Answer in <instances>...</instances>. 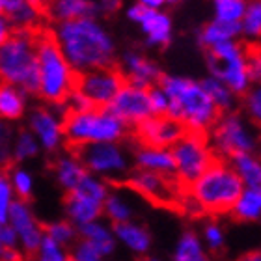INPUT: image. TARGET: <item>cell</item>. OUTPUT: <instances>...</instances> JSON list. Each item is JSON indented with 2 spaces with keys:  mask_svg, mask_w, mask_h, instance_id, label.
<instances>
[{
  "mask_svg": "<svg viewBox=\"0 0 261 261\" xmlns=\"http://www.w3.org/2000/svg\"><path fill=\"white\" fill-rule=\"evenodd\" d=\"M65 60L76 73L112 65L116 47L95 17L60 21L53 30Z\"/></svg>",
  "mask_w": 261,
  "mask_h": 261,
  "instance_id": "6da1fadb",
  "label": "cell"
},
{
  "mask_svg": "<svg viewBox=\"0 0 261 261\" xmlns=\"http://www.w3.org/2000/svg\"><path fill=\"white\" fill-rule=\"evenodd\" d=\"M243 189L245 185L228 159L217 155L191 185L183 189L181 213H229Z\"/></svg>",
  "mask_w": 261,
  "mask_h": 261,
  "instance_id": "7a4b0ae2",
  "label": "cell"
},
{
  "mask_svg": "<svg viewBox=\"0 0 261 261\" xmlns=\"http://www.w3.org/2000/svg\"><path fill=\"white\" fill-rule=\"evenodd\" d=\"M159 86L168 95L166 116L179 121L185 129L209 133V129L218 120L220 110L209 99L200 82L187 76L161 75Z\"/></svg>",
  "mask_w": 261,
  "mask_h": 261,
  "instance_id": "3957f363",
  "label": "cell"
},
{
  "mask_svg": "<svg viewBox=\"0 0 261 261\" xmlns=\"http://www.w3.org/2000/svg\"><path fill=\"white\" fill-rule=\"evenodd\" d=\"M36 55H38L39 86L38 95L53 105H64L76 82V71L65 60L55 32L49 28H38L36 34Z\"/></svg>",
  "mask_w": 261,
  "mask_h": 261,
  "instance_id": "277c9868",
  "label": "cell"
},
{
  "mask_svg": "<svg viewBox=\"0 0 261 261\" xmlns=\"http://www.w3.org/2000/svg\"><path fill=\"white\" fill-rule=\"evenodd\" d=\"M39 28V27H38ZM38 28H19L0 43V81L15 84L27 93H38Z\"/></svg>",
  "mask_w": 261,
  "mask_h": 261,
  "instance_id": "5b68a950",
  "label": "cell"
},
{
  "mask_svg": "<svg viewBox=\"0 0 261 261\" xmlns=\"http://www.w3.org/2000/svg\"><path fill=\"white\" fill-rule=\"evenodd\" d=\"M62 125L69 147L90 142H120L127 135L125 123L105 107L84 112H64Z\"/></svg>",
  "mask_w": 261,
  "mask_h": 261,
  "instance_id": "8992f818",
  "label": "cell"
},
{
  "mask_svg": "<svg viewBox=\"0 0 261 261\" xmlns=\"http://www.w3.org/2000/svg\"><path fill=\"white\" fill-rule=\"evenodd\" d=\"M170 151L175 163V179L185 189L213 163L217 157L215 149L209 144V133L185 129L183 135L172 144Z\"/></svg>",
  "mask_w": 261,
  "mask_h": 261,
  "instance_id": "52a82bcc",
  "label": "cell"
},
{
  "mask_svg": "<svg viewBox=\"0 0 261 261\" xmlns=\"http://www.w3.org/2000/svg\"><path fill=\"white\" fill-rule=\"evenodd\" d=\"M209 49L207 60L213 76H217L235 93L243 95L250 88V73L246 65V49L235 39H226L215 43Z\"/></svg>",
  "mask_w": 261,
  "mask_h": 261,
  "instance_id": "ba28073f",
  "label": "cell"
},
{
  "mask_svg": "<svg viewBox=\"0 0 261 261\" xmlns=\"http://www.w3.org/2000/svg\"><path fill=\"white\" fill-rule=\"evenodd\" d=\"M84 168L93 175L120 179L129 172V159L118 142H90L69 147Z\"/></svg>",
  "mask_w": 261,
  "mask_h": 261,
  "instance_id": "9c48e42d",
  "label": "cell"
},
{
  "mask_svg": "<svg viewBox=\"0 0 261 261\" xmlns=\"http://www.w3.org/2000/svg\"><path fill=\"white\" fill-rule=\"evenodd\" d=\"M123 183H125L127 189L144 196L146 200H149L155 205L181 211L183 187L179 185V181L175 179V175L159 174V172H151V170L138 168Z\"/></svg>",
  "mask_w": 261,
  "mask_h": 261,
  "instance_id": "30bf717a",
  "label": "cell"
},
{
  "mask_svg": "<svg viewBox=\"0 0 261 261\" xmlns=\"http://www.w3.org/2000/svg\"><path fill=\"white\" fill-rule=\"evenodd\" d=\"M209 130L213 135L211 147L218 157L229 159L233 153L256 149V136L239 114L224 112Z\"/></svg>",
  "mask_w": 261,
  "mask_h": 261,
  "instance_id": "8fae6325",
  "label": "cell"
},
{
  "mask_svg": "<svg viewBox=\"0 0 261 261\" xmlns=\"http://www.w3.org/2000/svg\"><path fill=\"white\" fill-rule=\"evenodd\" d=\"M123 82H125L123 71L112 65H105L84 73H76L75 88L84 93L97 109H103L110 103V99L114 97Z\"/></svg>",
  "mask_w": 261,
  "mask_h": 261,
  "instance_id": "7c38bea8",
  "label": "cell"
},
{
  "mask_svg": "<svg viewBox=\"0 0 261 261\" xmlns=\"http://www.w3.org/2000/svg\"><path fill=\"white\" fill-rule=\"evenodd\" d=\"M105 109H109L125 125H136L144 118L151 116L149 99H147V88L125 81Z\"/></svg>",
  "mask_w": 261,
  "mask_h": 261,
  "instance_id": "4fadbf2b",
  "label": "cell"
},
{
  "mask_svg": "<svg viewBox=\"0 0 261 261\" xmlns=\"http://www.w3.org/2000/svg\"><path fill=\"white\" fill-rule=\"evenodd\" d=\"M133 136L138 146L172 147V144L183 135L185 127L166 114H151L133 125Z\"/></svg>",
  "mask_w": 261,
  "mask_h": 261,
  "instance_id": "5bb4252c",
  "label": "cell"
},
{
  "mask_svg": "<svg viewBox=\"0 0 261 261\" xmlns=\"http://www.w3.org/2000/svg\"><path fill=\"white\" fill-rule=\"evenodd\" d=\"M8 224L17 231L21 248L27 256H34L39 248V243L43 239L45 229L36 220L32 209L27 203V200H13L8 213Z\"/></svg>",
  "mask_w": 261,
  "mask_h": 261,
  "instance_id": "9a60e30c",
  "label": "cell"
},
{
  "mask_svg": "<svg viewBox=\"0 0 261 261\" xmlns=\"http://www.w3.org/2000/svg\"><path fill=\"white\" fill-rule=\"evenodd\" d=\"M130 21L138 22L147 38V43L155 47H166L172 41V19L163 10H149L140 4L127 10Z\"/></svg>",
  "mask_w": 261,
  "mask_h": 261,
  "instance_id": "2e32d148",
  "label": "cell"
},
{
  "mask_svg": "<svg viewBox=\"0 0 261 261\" xmlns=\"http://www.w3.org/2000/svg\"><path fill=\"white\" fill-rule=\"evenodd\" d=\"M30 130L38 138L39 147H43L45 151H56L64 140V125L62 118L50 109L39 107L30 114Z\"/></svg>",
  "mask_w": 261,
  "mask_h": 261,
  "instance_id": "e0dca14e",
  "label": "cell"
},
{
  "mask_svg": "<svg viewBox=\"0 0 261 261\" xmlns=\"http://www.w3.org/2000/svg\"><path fill=\"white\" fill-rule=\"evenodd\" d=\"M65 213L75 226L97 220L103 215V200L93 198L82 191H69L64 200Z\"/></svg>",
  "mask_w": 261,
  "mask_h": 261,
  "instance_id": "ac0fdd59",
  "label": "cell"
},
{
  "mask_svg": "<svg viewBox=\"0 0 261 261\" xmlns=\"http://www.w3.org/2000/svg\"><path fill=\"white\" fill-rule=\"evenodd\" d=\"M0 11L8 19L13 30L19 28H38L45 10L32 0H0Z\"/></svg>",
  "mask_w": 261,
  "mask_h": 261,
  "instance_id": "d6986e66",
  "label": "cell"
},
{
  "mask_svg": "<svg viewBox=\"0 0 261 261\" xmlns=\"http://www.w3.org/2000/svg\"><path fill=\"white\" fill-rule=\"evenodd\" d=\"M123 75L125 81L140 84V86H151L157 84L161 79V69L140 53H125L123 56Z\"/></svg>",
  "mask_w": 261,
  "mask_h": 261,
  "instance_id": "ffe728a7",
  "label": "cell"
},
{
  "mask_svg": "<svg viewBox=\"0 0 261 261\" xmlns=\"http://www.w3.org/2000/svg\"><path fill=\"white\" fill-rule=\"evenodd\" d=\"M97 4L93 0H50L45 8V15L53 21H69L81 17H95Z\"/></svg>",
  "mask_w": 261,
  "mask_h": 261,
  "instance_id": "44dd1931",
  "label": "cell"
},
{
  "mask_svg": "<svg viewBox=\"0 0 261 261\" xmlns=\"http://www.w3.org/2000/svg\"><path fill=\"white\" fill-rule=\"evenodd\" d=\"M135 163L138 168L151 170V172H159V174L174 175L175 172L174 155L170 151V147L140 146V149L135 155Z\"/></svg>",
  "mask_w": 261,
  "mask_h": 261,
  "instance_id": "7402d4cb",
  "label": "cell"
},
{
  "mask_svg": "<svg viewBox=\"0 0 261 261\" xmlns=\"http://www.w3.org/2000/svg\"><path fill=\"white\" fill-rule=\"evenodd\" d=\"M27 110V93L10 82L0 81V120H21Z\"/></svg>",
  "mask_w": 261,
  "mask_h": 261,
  "instance_id": "603a6c76",
  "label": "cell"
},
{
  "mask_svg": "<svg viewBox=\"0 0 261 261\" xmlns=\"http://www.w3.org/2000/svg\"><path fill=\"white\" fill-rule=\"evenodd\" d=\"M114 237L116 241H121L135 254H146L149 250V246H151V235H149V231L146 228H142L140 224H135L130 222V220L116 222Z\"/></svg>",
  "mask_w": 261,
  "mask_h": 261,
  "instance_id": "cb8c5ba5",
  "label": "cell"
},
{
  "mask_svg": "<svg viewBox=\"0 0 261 261\" xmlns=\"http://www.w3.org/2000/svg\"><path fill=\"white\" fill-rule=\"evenodd\" d=\"M231 215L241 222H256L261 217V187H245L231 207Z\"/></svg>",
  "mask_w": 261,
  "mask_h": 261,
  "instance_id": "d4e9b609",
  "label": "cell"
},
{
  "mask_svg": "<svg viewBox=\"0 0 261 261\" xmlns=\"http://www.w3.org/2000/svg\"><path fill=\"white\" fill-rule=\"evenodd\" d=\"M86 174H88V170L84 168V164H82L73 153L64 155V157H60L55 163L56 181H58V185H60L65 192L73 191Z\"/></svg>",
  "mask_w": 261,
  "mask_h": 261,
  "instance_id": "484cf974",
  "label": "cell"
},
{
  "mask_svg": "<svg viewBox=\"0 0 261 261\" xmlns=\"http://www.w3.org/2000/svg\"><path fill=\"white\" fill-rule=\"evenodd\" d=\"M79 235H81L82 239H88L90 243H93L103 256H110L116 248L114 231L107 228L105 224L99 222V218L97 220H92V222L81 224L79 226Z\"/></svg>",
  "mask_w": 261,
  "mask_h": 261,
  "instance_id": "4316f807",
  "label": "cell"
},
{
  "mask_svg": "<svg viewBox=\"0 0 261 261\" xmlns=\"http://www.w3.org/2000/svg\"><path fill=\"white\" fill-rule=\"evenodd\" d=\"M245 187H261V164L252 151L233 153L228 159Z\"/></svg>",
  "mask_w": 261,
  "mask_h": 261,
  "instance_id": "83f0119b",
  "label": "cell"
},
{
  "mask_svg": "<svg viewBox=\"0 0 261 261\" xmlns=\"http://www.w3.org/2000/svg\"><path fill=\"white\" fill-rule=\"evenodd\" d=\"M237 36H241L239 22H224L215 19L200 30V43L203 47H211L226 39H235Z\"/></svg>",
  "mask_w": 261,
  "mask_h": 261,
  "instance_id": "f1b7e54d",
  "label": "cell"
},
{
  "mask_svg": "<svg viewBox=\"0 0 261 261\" xmlns=\"http://www.w3.org/2000/svg\"><path fill=\"white\" fill-rule=\"evenodd\" d=\"M200 84H201V88L205 90L207 95H209V99L215 103V107L220 110V114L229 112V110L233 109L235 93L231 92L220 79H217V76H207L205 81H201Z\"/></svg>",
  "mask_w": 261,
  "mask_h": 261,
  "instance_id": "f546056e",
  "label": "cell"
},
{
  "mask_svg": "<svg viewBox=\"0 0 261 261\" xmlns=\"http://www.w3.org/2000/svg\"><path fill=\"white\" fill-rule=\"evenodd\" d=\"M39 153V142L34 136L32 130H21L17 138L11 142V161L22 163L28 159H34Z\"/></svg>",
  "mask_w": 261,
  "mask_h": 261,
  "instance_id": "4dcf8cb0",
  "label": "cell"
},
{
  "mask_svg": "<svg viewBox=\"0 0 261 261\" xmlns=\"http://www.w3.org/2000/svg\"><path fill=\"white\" fill-rule=\"evenodd\" d=\"M175 261H203L205 259V250L198 235L192 231L181 235L177 248H175Z\"/></svg>",
  "mask_w": 261,
  "mask_h": 261,
  "instance_id": "1f68e13d",
  "label": "cell"
},
{
  "mask_svg": "<svg viewBox=\"0 0 261 261\" xmlns=\"http://www.w3.org/2000/svg\"><path fill=\"white\" fill-rule=\"evenodd\" d=\"M241 34L248 39H257L261 34V2L250 0L245 8V13L239 21Z\"/></svg>",
  "mask_w": 261,
  "mask_h": 261,
  "instance_id": "d6a6232c",
  "label": "cell"
},
{
  "mask_svg": "<svg viewBox=\"0 0 261 261\" xmlns=\"http://www.w3.org/2000/svg\"><path fill=\"white\" fill-rule=\"evenodd\" d=\"M103 213L112 220V222H125L133 217V209H130L129 201L123 200L120 194H107L103 201Z\"/></svg>",
  "mask_w": 261,
  "mask_h": 261,
  "instance_id": "836d02e7",
  "label": "cell"
},
{
  "mask_svg": "<svg viewBox=\"0 0 261 261\" xmlns=\"http://www.w3.org/2000/svg\"><path fill=\"white\" fill-rule=\"evenodd\" d=\"M248 0H215V19L224 22H239Z\"/></svg>",
  "mask_w": 261,
  "mask_h": 261,
  "instance_id": "e575fe53",
  "label": "cell"
},
{
  "mask_svg": "<svg viewBox=\"0 0 261 261\" xmlns=\"http://www.w3.org/2000/svg\"><path fill=\"white\" fill-rule=\"evenodd\" d=\"M10 185L13 189V194H17L21 200H28L34 192V177L30 175V172L17 166L11 172Z\"/></svg>",
  "mask_w": 261,
  "mask_h": 261,
  "instance_id": "d590c367",
  "label": "cell"
},
{
  "mask_svg": "<svg viewBox=\"0 0 261 261\" xmlns=\"http://www.w3.org/2000/svg\"><path fill=\"white\" fill-rule=\"evenodd\" d=\"M45 229V235H49L50 239H55L56 243L67 246L73 245L76 239V229L73 222H65V220H60V222H53L49 224Z\"/></svg>",
  "mask_w": 261,
  "mask_h": 261,
  "instance_id": "8d00e7d4",
  "label": "cell"
},
{
  "mask_svg": "<svg viewBox=\"0 0 261 261\" xmlns=\"http://www.w3.org/2000/svg\"><path fill=\"white\" fill-rule=\"evenodd\" d=\"M36 254L39 256V259L43 261H65L69 257L65 246L60 245V243H56L55 239H50L49 235H43V239L39 243V248Z\"/></svg>",
  "mask_w": 261,
  "mask_h": 261,
  "instance_id": "74e56055",
  "label": "cell"
},
{
  "mask_svg": "<svg viewBox=\"0 0 261 261\" xmlns=\"http://www.w3.org/2000/svg\"><path fill=\"white\" fill-rule=\"evenodd\" d=\"M67 256L75 261H99L103 257V254L97 250V246L93 245V243L81 237V241L73 245V248H71V252Z\"/></svg>",
  "mask_w": 261,
  "mask_h": 261,
  "instance_id": "f35d334b",
  "label": "cell"
},
{
  "mask_svg": "<svg viewBox=\"0 0 261 261\" xmlns=\"http://www.w3.org/2000/svg\"><path fill=\"white\" fill-rule=\"evenodd\" d=\"M147 99H149V109L151 114H166L168 109V95L164 93V90L157 84L147 86Z\"/></svg>",
  "mask_w": 261,
  "mask_h": 261,
  "instance_id": "ab89813d",
  "label": "cell"
},
{
  "mask_svg": "<svg viewBox=\"0 0 261 261\" xmlns=\"http://www.w3.org/2000/svg\"><path fill=\"white\" fill-rule=\"evenodd\" d=\"M11 129L6 120H0V166H10L11 163Z\"/></svg>",
  "mask_w": 261,
  "mask_h": 261,
  "instance_id": "60d3db41",
  "label": "cell"
},
{
  "mask_svg": "<svg viewBox=\"0 0 261 261\" xmlns=\"http://www.w3.org/2000/svg\"><path fill=\"white\" fill-rule=\"evenodd\" d=\"M13 189L10 185V179L8 177H2L0 179V224L8 222V213H10L11 201L15 200L13 198Z\"/></svg>",
  "mask_w": 261,
  "mask_h": 261,
  "instance_id": "b9f144b4",
  "label": "cell"
},
{
  "mask_svg": "<svg viewBox=\"0 0 261 261\" xmlns=\"http://www.w3.org/2000/svg\"><path fill=\"white\" fill-rule=\"evenodd\" d=\"M203 239H205L207 248L211 252H220L224 248V231L218 224H207L205 231H203Z\"/></svg>",
  "mask_w": 261,
  "mask_h": 261,
  "instance_id": "7bdbcfd3",
  "label": "cell"
},
{
  "mask_svg": "<svg viewBox=\"0 0 261 261\" xmlns=\"http://www.w3.org/2000/svg\"><path fill=\"white\" fill-rule=\"evenodd\" d=\"M246 110L254 121L261 120V92L259 88L257 90H250L248 95H246Z\"/></svg>",
  "mask_w": 261,
  "mask_h": 261,
  "instance_id": "ee69618b",
  "label": "cell"
},
{
  "mask_svg": "<svg viewBox=\"0 0 261 261\" xmlns=\"http://www.w3.org/2000/svg\"><path fill=\"white\" fill-rule=\"evenodd\" d=\"M0 243H2L4 248H17V245H19L17 231L8 222L0 224Z\"/></svg>",
  "mask_w": 261,
  "mask_h": 261,
  "instance_id": "f6af8a7d",
  "label": "cell"
},
{
  "mask_svg": "<svg viewBox=\"0 0 261 261\" xmlns=\"http://www.w3.org/2000/svg\"><path fill=\"white\" fill-rule=\"evenodd\" d=\"M97 4V11H103V13H116V11L121 8V0H99L95 2Z\"/></svg>",
  "mask_w": 261,
  "mask_h": 261,
  "instance_id": "bcb514c9",
  "label": "cell"
},
{
  "mask_svg": "<svg viewBox=\"0 0 261 261\" xmlns=\"http://www.w3.org/2000/svg\"><path fill=\"white\" fill-rule=\"evenodd\" d=\"M21 252L17 250V248H2L0 250V259H8V261H15V259H21Z\"/></svg>",
  "mask_w": 261,
  "mask_h": 261,
  "instance_id": "7dc6e473",
  "label": "cell"
},
{
  "mask_svg": "<svg viewBox=\"0 0 261 261\" xmlns=\"http://www.w3.org/2000/svg\"><path fill=\"white\" fill-rule=\"evenodd\" d=\"M11 30H13V28H11V24L8 22V19H6V17L0 13V43H2V41H4V39L10 36Z\"/></svg>",
  "mask_w": 261,
  "mask_h": 261,
  "instance_id": "c3c4849f",
  "label": "cell"
},
{
  "mask_svg": "<svg viewBox=\"0 0 261 261\" xmlns=\"http://www.w3.org/2000/svg\"><path fill=\"white\" fill-rule=\"evenodd\" d=\"M136 4L144 6V8H149V10H161V8L166 4V0H138Z\"/></svg>",
  "mask_w": 261,
  "mask_h": 261,
  "instance_id": "681fc988",
  "label": "cell"
},
{
  "mask_svg": "<svg viewBox=\"0 0 261 261\" xmlns=\"http://www.w3.org/2000/svg\"><path fill=\"white\" fill-rule=\"evenodd\" d=\"M166 2H170V4H177V2H181V0H166Z\"/></svg>",
  "mask_w": 261,
  "mask_h": 261,
  "instance_id": "f907efd6",
  "label": "cell"
},
{
  "mask_svg": "<svg viewBox=\"0 0 261 261\" xmlns=\"http://www.w3.org/2000/svg\"><path fill=\"white\" fill-rule=\"evenodd\" d=\"M2 177H4V175H2V170H0V179H2Z\"/></svg>",
  "mask_w": 261,
  "mask_h": 261,
  "instance_id": "816d5d0a",
  "label": "cell"
},
{
  "mask_svg": "<svg viewBox=\"0 0 261 261\" xmlns=\"http://www.w3.org/2000/svg\"><path fill=\"white\" fill-rule=\"evenodd\" d=\"M2 248H4V246H2V243H0V250H2Z\"/></svg>",
  "mask_w": 261,
  "mask_h": 261,
  "instance_id": "f5cc1de1",
  "label": "cell"
},
{
  "mask_svg": "<svg viewBox=\"0 0 261 261\" xmlns=\"http://www.w3.org/2000/svg\"><path fill=\"white\" fill-rule=\"evenodd\" d=\"M45 2H47V4H49V2H50V0H45Z\"/></svg>",
  "mask_w": 261,
  "mask_h": 261,
  "instance_id": "db71d44e",
  "label": "cell"
},
{
  "mask_svg": "<svg viewBox=\"0 0 261 261\" xmlns=\"http://www.w3.org/2000/svg\"><path fill=\"white\" fill-rule=\"evenodd\" d=\"M0 13H2V11H0Z\"/></svg>",
  "mask_w": 261,
  "mask_h": 261,
  "instance_id": "11a10c76",
  "label": "cell"
}]
</instances>
